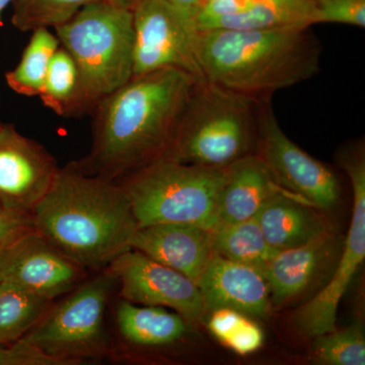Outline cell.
Wrapping results in <instances>:
<instances>
[{"mask_svg": "<svg viewBox=\"0 0 365 365\" xmlns=\"http://www.w3.org/2000/svg\"><path fill=\"white\" fill-rule=\"evenodd\" d=\"M2 125H4V124H1V122H0V128H1Z\"/></svg>", "mask_w": 365, "mask_h": 365, "instance_id": "e575fe53", "label": "cell"}, {"mask_svg": "<svg viewBox=\"0 0 365 365\" xmlns=\"http://www.w3.org/2000/svg\"><path fill=\"white\" fill-rule=\"evenodd\" d=\"M255 1L256 0H206L194 19L197 31L207 30L216 21L244 13Z\"/></svg>", "mask_w": 365, "mask_h": 365, "instance_id": "f546056e", "label": "cell"}, {"mask_svg": "<svg viewBox=\"0 0 365 365\" xmlns=\"http://www.w3.org/2000/svg\"><path fill=\"white\" fill-rule=\"evenodd\" d=\"M33 230L31 217L13 212L0 204V253Z\"/></svg>", "mask_w": 365, "mask_h": 365, "instance_id": "4dcf8cb0", "label": "cell"}, {"mask_svg": "<svg viewBox=\"0 0 365 365\" xmlns=\"http://www.w3.org/2000/svg\"><path fill=\"white\" fill-rule=\"evenodd\" d=\"M106 1L111 2V4H115V6L124 7V9L133 11L143 0H106Z\"/></svg>", "mask_w": 365, "mask_h": 365, "instance_id": "d6a6232c", "label": "cell"}, {"mask_svg": "<svg viewBox=\"0 0 365 365\" xmlns=\"http://www.w3.org/2000/svg\"><path fill=\"white\" fill-rule=\"evenodd\" d=\"M98 277L64 299L21 339L53 356L78 364L100 349L111 281Z\"/></svg>", "mask_w": 365, "mask_h": 365, "instance_id": "9c48e42d", "label": "cell"}, {"mask_svg": "<svg viewBox=\"0 0 365 365\" xmlns=\"http://www.w3.org/2000/svg\"><path fill=\"white\" fill-rule=\"evenodd\" d=\"M31 220L35 230L64 256L93 269L131 249L138 227L121 185L86 174L78 165L59 169Z\"/></svg>", "mask_w": 365, "mask_h": 365, "instance_id": "7a4b0ae2", "label": "cell"}, {"mask_svg": "<svg viewBox=\"0 0 365 365\" xmlns=\"http://www.w3.org/2000/svg\"><path fill=\"white\" fill-rule=\"evenodd\" d=\"M167 2L173 9H176L188 18L194 21L197 14L200 11L201 7L205 4L206 0H163Z\"/></svg>", "mask_w": 365, "mask_h": 365, "instance_id": "1f68e13d", "label": "cell"}, {"mask_svg": "<svg viewBox=\"0 0 365 365\" xmlns=\"http://www.w3.org/2000/svg\"><path fill=\"white\" fill-rule=\"evenodd\" d=\"M117 325L125 340L146 347L173 344L187 332L181 314L162 307H138L127 300L118 307Z\"/></svg>", "mask_w": 365, "mask_h": 365, "instance_id": "d6986e66", "label": "cell"}, {"mask_svg": "<svg viewBox=\"0 0 365 365\" xmlns=\"http://www.w3.org/2000/svg\"><path fill=\"white\" fill-rule=\"evenodd\" d=\"M213 251L235 263L262 272L278 251L271 248L256 217L242 222L222 223L211 232Z\"/></svg>", "mask_w": 365, "mask_h": 365, "instance_id": "44dd1931", "label": "cell"}, {"mask_svg": "<svg viewBox=\"0 0 365 365\" xmlns=\"http://www.w3.org/2000/svg\"><path fill=\"white\" fill-rule=\"evenodd\" d=\"M0 282H1V277H0Z\"/></svg>", "mask_w": 365, "mask_h": 365, "instance_id": "d590c367", "label": "cell"}, {"mask_svg": "<svg viewBox=\"0 0 365 365\" xmlns=\"http://www.w3.org/2000/svg\"><path fill=\"white\" fill-rule=\"evenodd\" d=\"M282 191L257 153L239 158L225 169L217 199L220 225L256 217L264 204Z\"/></svg>", "mask_w": 365, "mask_h": 365, "instance_id": "e0dca14e", "label": "cell"}, {"mask_svg": "<svg viewBox=\"0 0 365 365\" xmlns=\"http://www.w3.org/2000/svg\"><path fill=\"white\" fill-rule=\"evenodd\" d=\"M130 248L195 282L215 253L210 230L182 223H157L137 227Z\"/></svg>", "mask_w": 365, "mask_h": 365, "instance_id": "2e32d148", "label": "cell"}, {"mask_svg": "<svg viewBox=\"0 0 365 365\" xmlns=\"http://www.w3.org/2000/svg\"><path fill=\"white\" fill-rule=\"evenodd\" d=\"M0 277L50 300L76 285L81 266L33 230L0 253Z\"/></svg>", "mask_w": 365, "mask_h": 365, "instance_id": "4fadbf2b", "label": "cell"}, {"mask_svg": "<svg viewBox=\"0 0 365 365\" xmlns=\"http://www.w3.org/2000/svg\"><path fill=\"white\" fill-rule=\"evenodd\" d=\"M110 275L119 281L124 300L143 306L170 307L189 323L206 314L200 289L184 274L129 249L110 263Z\"/></svg>", "mask_w": 365, "mask_h": 365, "instance_id": "8fae6325", "label": "cell"}, {"mask_svg": "<svg viewBox=\"0 0 365 365\" xmlns=\"http://www.w3.org/2000/svg\"><path fill=\"white\" fill-rule=\"evenodd\" d=\"M132 11L133 76L177 68L204 79L196 54L198 31L192 19L163 0H143Z\"/></svg>", "mask_w": 365, "mask_h": 365, "instance_id": "30bf717a", "label": "cell"}, {"mask_svg": "<svg viewBox=\"0 0 365 365\" xmlns=\"http://www.w3.org/2000/svg\"><path fill=\"white\" fill-rule=\"evenodd\" d=\"M13 2L14 0H0V21H1V16L4 9H6L9 4H13Z\"/></svg>", "mask_w": 365, "mask_h": 365, "instance_id": "836d02e7", "label": "cell"}, {"mask_svg": "<svg viewBox=\"0 0 365 365\" xmlns=\"http://www.w3.org/2000/svg\"><path fill=\"white\" fill-rule=\"evenodd\" d=\"M341 250L340 237L331 230L297 248L278 251L262 270L272 306H282L307 292L337 262Z\"/></svg>", "mask_w": 365, "mask_h": 365, "instance_id": "9a60e30c", "label": "cell"}, {"mask_svg": "<svg viewBox=\"0 0 365 365\" xmlns=\"http://www.w3.org/2000/svg\"><path fill=\"white\" fill-rule=\"evenodd\" d=\"M78 71L68 52L60 47L48 69L39 95L43 105L58 116L76 115L78 98Z\"/></svg>", "mask_w": 365, "mask_h": 365, "instance_id": "cb8c5ba5", "label": "cell"}, {"mask_svg": "<svg viewBox=\"0 0 365 365\" xmlns=\"http://www.w3.org/2000/svg\"><path fill=\"white\" fill-rule=\"evenodd\" d=\"M196 54L205 81L259 100L316 76L322 44L309 28L209 30Z\"/></svg>", "mask_w": 365, "mask_h": 365, "instance_id": "3957f363", "label": "cell"}, {"mask_svg": "<svg viewBox=\"0 0 365 365\" xmlns=\"http://www.w3.org/2000/svg\"><path fill=\"white\" fill-rule=\"evenodd\" d=\"M49 300L7 281L0 282V347L20 340L40 321Z\"/></svg>", "mask_w": 365, "mask_h": 365, "instance_id": "603a6c76", "label": "cell"}, {"mask_svg": "<svg viewBox=\"0 0 365 365\" xmlns=\"http://www.w3.org/2000/svg\"><path fill=\"white\" fill-rule=\"evenodd\" d=\"M257 124L256 153L281 188L319 210L334 207L340 199L339 180L284 133L274 114L271 97L257 100Z\"/></svg>", "mask_w": 365, "mask_h": 365, "instance_id": "ba28073f", "label": "cell"}, {"mask_svg": "<svg viewBox=\"0 0 365 365\" xmlns=\"http://www.w3.org/2000/svg\"><path fill=\"white\" fill-rule=\"evenodd\" d=\"M54 158L13 125L0 128V204L31 217L58 173Z\"/></svg>", "mask_w": 365, "mask_h": 365, "instance_id": "7c38bea8", "label": "cell"}, {"mask_svg": "<svg viewBox=\"0 0 365 365\" xmlns=\"http://www.w3.org/2000/svg\"><path fill=\"white\" fill-rule=\"evenodd\" d=\"M225 168L199 167L160 160L125 176L120 182L139 227L182 223L213 230Z\"/></svg>", "mask_w": 365, "mask_h": 365, "instance_id": "8992f818", "label": "cell"}, {"mask_svg": "<svg viewBox=\"0 0 365 365\" xmlns=\"http://www.w3.org/2000/svg\"><path fill=\"white\" fill-rule=\"evenodd\" d=\"M316 25L313 0H256L244 13L222 19L207 30H269Z\"/></svg>", "mask_w": 365, "mask_h": 365, "instance_id": "ffe728a7", "label": "cell"}, {"mask_svg": "<svg viewBox=\"0 0 365 365\" xmlns=\"http://www.w3.org/2000/svg\"><path fill=\"white\" fill-rule=\"evenodd\" d=\"M71 360L48 354L37 346L20 339L0 347V365H66Z\"/></svg>", "mask_w": 365, "mask_h": 365, "instance_id": "f1b7e54d", "label": "cell"}, {"mask_svg": "<svg viewBox=\"0 0 365 365\" xmlns=\"http://www.w3.org/2000/svg\"><path fill=\"white\" fill-rule=\"evenodd\" d=\"M206 314L227 307L251 318H267L272 309L267 281L258 269L215 253L197 280Z\"/></svg>", "mask_w": 365, "mask_h": 365, "instance_id": "5bb4252c", "label": "cell"}, {"mask_svg": "<svg viewBox=\"0 0 365 365\" xmlns=\"http://www.w3.org/2000/svg\"><path fill=\"white\" fill-rule=\"evenodd\" d=\"M317 24H342L364 28L365 0H313Z\"/></svg>", "mask_w": 365, "mask_h": 365, "instance_id": "83f0119b", "label": "cell"}, {"mask_svg": "<svg viewBox=\"0 0 365 365\" xmlns=\"http://www.w3.org/2000/svg\"><path fill=\"white\" fill-rule=\"evenodd\" d=\"M256 218L276 251L297 248L332 230L319 209L285 190L269 199Z\"/></svg>", "mask_w": 365, "mask_h": 365, "instance_id": "ac0fdd59", "label": "cell"}, {"mask_svg": "<svg viewBox=\"0 0 365 365\" xmlns=\"http://www.w3.org/2000/svg\"><path fill=\"white\" fill-rule=\"evenodd\" d=\"M256 98L199 81L163 160L222 169L256 153Z\"/></svg>", "mask_w": 365, "mask_h": 365, "instance_id": "5b68a950", "label": "cell"}, {"mask_svg": "<svg viewBox=\"0 0 365 365\" xmlns=\"http://www.w3.org/2000/svg\"><path fill=\"white\" fill-rule=\"evenodd\" d=\"M208 314L209 331L232 351L244 356L253 354L263 346V330L251 317L227 307L213 309Z\"/></svg>", "mask_w": 365, "mask_h": 365, "instance_id": "d4e9b609", "label": "cell"}, {"mask_svg": "<svg viewBox=\"0 0 365 365\" xmlns=\"http://www.w3.org/2000/svg\"><path fill=\"white\" fill-rule=\"evenodd\" d=\"M59 47L58 38L49 29L33 31L18 66L6 74L7 86L25 97L39 96L53 56Z\"/></svg>", "mask_w": 365, "mask_h": 365, "instance_id": "7402d4cb", "label": "cell"}, {"mask_svg": "<svg viewBox=\"0 0 365 365\" xmlns=\"http://www.w3.org/2000/svg\"><path fill=\"white\" fill-rule=\"evenodd\" d=\"M95 0H14L11 21L21 32L57 28Z\"/></svg>", "mask_w": 365, "mask_h": 365, "instance_id": "4316f807", "label": "cell"}, {"mask_svg": "<svg viewBox=\"0 0 365 365\" xmlns=\"http://www.w3.org/2000/svg\"><path fill=\"white\" fill-rule=\"evenodd\" d=\"M341 167L351 182L353 211L337 266L328 283L295 314L297 330L314 338L336 328L338 307L365 259V158L364 148L352 146L340 155Z\"/></svg>", "mask_w": 365, "mask_h": 365, "instance_id": "52a82bcc", "label": "cell"}, {"mask_svg": "<svg viewBox=\"0 0 365 365\" xmlns=\"http://www.w3.org/2000/svg\"><path fill=\"white\" fill-rule=\"evenodd\" d=\"M78 71L76 114L95 106L133 78V11L95 0L55 28Z\"/></svg>", "mask_w": 365, "mask_h": 365, "instance_id": "277c9868", "label": "cell"}, {"mask_svg": "<svg viewBox=\"0 0 365 365\" xmlns=\"http://www.w3.org/2000/svg\"><path fill=\"white\" fill-rule=\"evenodd\" d=\"M314 360L324 365H364L365 338L361 322L334 329L313 338Z\"/></svg>", "mask_w": 365, "mask_h": 365, "instance_id": "484cf974", "label": "cell"}, {"mask_svg": "<svg viewBox=\"0 0 365 365\" xmlns=\"http://www.w3.org/2000/svg\"><path fill=\"white\" fill-rule=\"evenodd\" d=\"M199 81L177 68L133 76L93 108V146L76 165L115 181L163 160Z\"/></svg>", "mask_w": 365, "mask_h": 365, "instance_id": "6da1fadb", "label": "cell"}]
</instances>
